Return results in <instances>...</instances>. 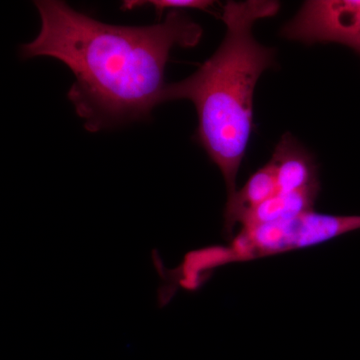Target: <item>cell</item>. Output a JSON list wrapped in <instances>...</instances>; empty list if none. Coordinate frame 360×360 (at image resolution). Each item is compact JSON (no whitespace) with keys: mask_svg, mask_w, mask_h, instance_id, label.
Returning <instances> with one entry per match:
<instances>
[{"mask_svg":"<svg viewBox=\"0 0 360 360\" xmlns=\"http://www.w3.org/2000/svg\"><path fill=\"white\" fill-rule=\"evenodd\" d=\"M41 26L21 58H51L75 77L68 97L89 132L149 118L165 103V71L174 47L200 44L202 28L182 11L153 25H108L58 0L34 1Z\"/></svg>","mask_w":360,"mask_h":360,"instance_id":"1","label":"cell"},{"mask_svg":"<svg viewBox=\"0 0 360 360\" xmlns=\"http://www.w3.org/2000/svg\"><path fill=\"white\" fill-rule=\"evenodd\" d=\"M279 8L274 0L227 1L221 16L226 32L217 51L193 75L165 90V103L187 99L195 106V139L221 172L227 198L238 191L236 177L250 143L255 86L276 63L274 49L253 37V25Z\"/></svg>","mask_w":360,"mask_h":360,"instance_id":"2","label":"cell"},{"mask_svg":"<svg viewBox=\"0 0 360 360\" xmlns=\"http://www.w3.org/2000/svg\"><path fill=\"white\" fill-rule=\"evenodd\" d=\"M360 229V215L302 213L292 219L241 227L229 248H220L224 264L248 262L302 248L322 245Z\"/></svg>","mask_w":360,"mask_h":360,"instance_id":"3","label":"cell"},{"mask_svg":"<svg viewBox=\"0 0 360 360\" xmlns=\"http://www.w3.org/2000/svg\"><path fill=\"white\" fill-rule=\"evenodd\" d=\"M281 37L304 44L345 45L360 56V0H309L281 27Z\"/></svg>","mask_w":360,"mask_h":360,"instance_id":"4","label":"cell"},{"mask_svg":"<svg viewBox=\"0 0 360 360\" xmlns=\"http://www.w3.org/2000/svg\"><path fill=\"white\" fill-rule=\"evenodd\" d=\"M269 162L276 172L278 193L321 189L314 156L290 132L281 137Z\"/></svg>","mask_w":360,"mask_h":360,"instance_id":"5","label":"cell"},{"mask_svg":"<svg viewBox=\"0 0 360 360\" xmlns=\"http://www.w3.org/2000/svg\"><path fill=\"white\" fill-rule=\"evenodd\" d=\"M277 193L276 172L269 161L251 175L240 191L227 198L224 213L225 232L232 236L236 224H240L251 210Z\"/></svg>","mask_w":360,"mask_h":360,"instance_id":"6","label":"cell"},{"mask_svg":"<svg viewBox=\"0 0 360 360\" xmlns=\"http://www.w3.org/2000/svg\"><path fill=\"white\" fill-rule=\"evenodd\" d=\"M319 191L321 189L290 193H277L251 210L240 222L241 227L283 221L311 212Z\"/></svg>","mask_w":360,"mask_h":360,"instance_id":"7","label":"cell"},{"mask_svg":"<svg viewBox=\"0 0 360 360\" xmlns=\"http://www.w3.org/2000/svg\"><path fill=\"white\" fill-rule=\"evenodd\" d=\"M150 6L155 8L158 18H161L165 11H179L184 9H198V11H208L214 6V1L210 0H127L123 2L122 9L123 11H132L137 7Z\"/></svg>","mask_w":360,"mask_h":360,"instance_id":"8","label":"cell"}]
</instances>
